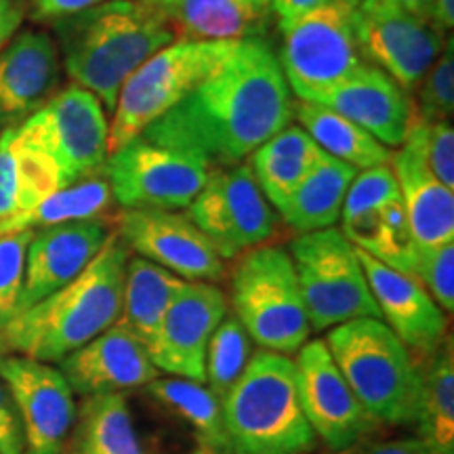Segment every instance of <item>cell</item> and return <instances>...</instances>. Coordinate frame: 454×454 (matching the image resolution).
<instances>
[{
    "mask_svg": "<svg viewBox=\"0 0 454 454\" xmlns=\"http://www.w3.org/2000/svg\"><path fill=\"white\" fill-rule=\"evenodd\" d=\"M291 121L293 93L274 47L244 38L217 72L141 135L208 168L234 167Z\"/></svg>",
    "mask_w": 454,
    "mask_h": 454,
    "instance_id": "cell-1",
    "label": "cell"
},
{
    "mask_svg": "<svg viewBox=\"0 0 454 454\" xmlns=\"http://www.w3.org/2000/svg\"><path fill=\"white\" fill-rule=\"evenodd\" d=\"M129 247L110 234L104 248L70 284L17 314L0 331V354L59 364L118 322Z\"/></svg>",
    "mask_w": 454,
    "mask_h": 454,
    "instance_id": "cell-2",
    "label": "cell"
},
{
    "mask_svg": "<svg viewBox=\"0 0 454 454\" xmlns=\"http://www.w3.org/2000/svg\"><path fill=\"white\" fill-rule=\"evenodd\" d=\"M57 49L78 87L114 112L127 78L175 41L168 15L130 0H104L53 24Z\"/></svg>",
    "mask_w": 454,
    "mask_h": 454,
    "instance_id": "cell-3",
    "label": "cell"
},
{
    "mask_svg": "<svg viewBox=\"0 0 454 454\" xmlns=\"http://www.w3.org/2000/svg\"><path fill=\"white\" fill-rule=\"evenodd\" d=\"M221 408L231 454H305L316 448L288 356L268 349L251 356Z\"/></svg>",
    "mask_w": 454,
    "mask_h": 454,
    "instance_id": "cell-4",
    "label": "cell"
},
{
    "mask_svg": "<svg viewBox=\"0 0 454 454\" xmlns=\"http://www.w3.org/2000/svg\"><path fill=\"white\" fill-rule=\"evenodd\" d=\"M328 351L357 402L374 423L414 425L423 371L411 349L379 317H360L331 328Z\"/></svg>",
    "mask_w": 454,
    "mask_h": 454,
    "instance_id": "cell-5",
    "label": "cell"
},
{
    "mask_svg": "<svg viewBox=\"0 0 454 454\" xmlns=\"http://www.w3.org/2000/svg\"><path fill=\"white\" fill-rule=\"evenodd\" d=\"M240 41H173L139 66L118 93L107 154L139 137L217 72Z\"/></svg>",
    "mask_w": 454,
    "mask_h": 454,
    "instance_id": "cell-6",
    "label": "cell"
},
{
    "mask_svg": "<svg viewBox=\"0 0 454 454\" xmlns=\"http://www.w3.org/2000/svg\"><path fill=\"white\" fill-rule=\"evenodd\" d=\"M231 303L234 316L259 348L288 356L309 340L311 325L286 248L247 251L231 278Z\"/></svg>",
    "mask_w": 454,
    "mask_h": 454,
    "instance_id": "cell-7",
    "label": "cell"
},
{
    "mask_svg": "<svg viewBox=\"0 0 454 454\" xmlns=\"http://www.w3.org/2000/svg\"><path fill=\"white\" fill-rule=\"evenodd\" d=\"M288 253L314 331H328L360 317L381 320L356 247L343 231L326 227L299 234Z\"/></svg>",
    "mask_w": 454,
    "mask_h": 454,
    "instance_id": "cell-8",
    "label": "cell"
},
{
    "mask_svg": "<svg viewBox=\"0 0 454 454\" xmlns=\"http://www.w3.org/2000/svg\"><path fill=\"white\" fill-rule=\"evenodd\" d=\"M357 4L337 0L280 30L284 43L278 61L291 93L301 101L316 104L364 66L356 32Z\"/></svg>",
    "mask_w": 454,
    "mask_h": 454,
    "instance_id": "cell-9",
    "label": "cell"
},
{
    "mask_svg": "<svg viewBox=\"0 0 454 454\" xmlns=\"http://www.w3.org/2000/svg\"><path fill=\"white\" fill-rule=\"evenodd\" d=\"M17 135L55 162L66 187L104 173L110 156L106 107L78 84L55 93L17 127Z\"/></svg>",
    "mask_w": 454,
    "mask_h": 454,
    "instance_id": "cell-10",
    "label": "cell"
},
{
    "mask_svg": "<svg viewBox=\"0 0 454 454\" xmlns=\"http://www.w3.org/2000/svg\"><path fill=\"white\" fill-rule=\"evenodd\" d=\"M207 164L152 144L144 135L107 156L104 167L112 196L124 211H179L187 208L208 179Z\"/></svg>",
    "mask_w": 454,
    "mask_h": 454,
    "instance_id": "cell-11",
    "label": "cell"
},
{
    "mask_svg": "<svg viewBox=\"0 0 454 454\" xmlns=\"http://www.w3.org/2000/svg\"><path fill=\"white\" fill-rule=\"evenodd\" d=\"M187 217L221 259H234L268 242L276 231L278 215L268 202L248 164L215 167L207 184L187 207Z\"/></svg>",
    "mask_w": 454,
    "mask_h": 454,
    "instance_id": "cell-12",
    "label": "cell"
},
{
    "mask_svg": "<svg viewBox=\"0 0 454 454\" xmlns=\"http://www.w3.org/2000/svg\"><path fill=\"white\" fill-rule=\"evenodd\" d=\"M0 381L20 412L26 454H67L78 406L59 368L26 356L0 354Z\"/></svg>",
    "mask_w": 454,
    "mask_h": 454,
    "instance_id": "cell-13",
    "label": "cell"
},
{
    "mask_svg": "<svg viewBox=\"0 0 454 454\" xmlns=\"http://www.w3.org/2000/svg\"><path fill=\"white\" fill-rule=\"evenodd\" d=\"M299 402L311 431L334 452L360 444L374 427L340 374L326 340H305L294 360Z\"/></svg>",
    "mask_w": 454,
    "mask_h": 454,
    "instance_id": "cell-14",
    "label": "cell"
},
{
    "mask_svg": "<svg viewBox=\"0 0 454 454\" xmlns=\"http://www.w3.org/2000/svg\"><path fill=\"white\" fill-rule=\"evenodd\" d=\"M118 236L129 248L187 282H217L225 263L187 215L177 211H124Z\"/></svg>",
    "mask_w": 454,
    "mask_h": 454,
    "instance_id": "cell-15",
    "label": "cell"
},
{
    "mask_svg": "<svg viewBox=\"0 0 454 454\" xmlns=\"http://www.w3.org/2000/svg\"><path fill=\"white\" fill-rule=\"evenodd\" d=\"M356 32L362 57L389 74L406 93L417 89L446 44L440 30L397 9L357 4Z\"/></svg>",
    "mask_w": 454,
    "mask_h": 454,
    "instance_id": "cell-16",
    "label": "cell"
},
{
    "mask_svg": "<svg viewBox=\"0 0 454 454\" xmlns=\"http://www.w3.org/2000/svg\"><path fill=\"white\" fill-rule=\"evenodd\" d=\"M227 316V297L211 282H187L181 286L164 316L152 362L170 377L204 383L208 340Z\"/></svg>",
    "mask_w": 454,
    "mask_h": 454,
    "instance_id": "cell-17",
    "label": "cell"
},
{
    "mask_svg": "<svg viewBox=\"0 0 454 454\" xmlns=\"http://www.w3.org/2000/svg\"><path fill=\"white\" fill-rule=\"evenodd\" d=\"M381 320L411 351L434 356L446 340V314L414 276L356 248Z\"/></svg>",
    "mask_w": 454,
    "mask_h": 454,
    "instance_id": "cell-18",
    "label": "cell"
},
{
    "mask_svg": "<svg viewBox=\"0 0 454 454\" xmlns=\"http://www.w3.org/2000/svg\"><path fill=\"white\" fill-rule=\"evenodd\" d=\"M110 234V225L101 217L34 231L27 244L26 280L17 314L70 284L104 248Z\"/></svg>",
    "mask_w": 454,
    "mask_h": 454,
    "instance_id": "cell-19",
    "label": "cell"
},
{
    "mask_svg": "<svg viewBox=\"0 0 454 454\" xmlns=\"http://www.w3.org/2000/svg\"><path fill=\"white\" fill-rule=\"evenodd\" d=\"M57 368L74 394L82 397L145 387L160 374L144 343L118 322L64 357Z\"/></svg>",
    "mask_w": 454,
    "mask_h": 454,
    "instance_id": "cell-20",
    "label": "cell"
},
{
    "mask_svg": "<svg viewBox=\"0 0 454 454\" xmlns=\"http://www.w3.org/2000/svg\"><path fill=\"white\" fill-rule=\"evenodd\" d=\"M316 104L356 122L385 147L404 144L414 121L406 90L389 74L366 64L320 95Z\"/></svg>",
    "mask_w": 454,
    "mask_h": 454,
    "instance_id": "cell-21",
    "label": "cell"
},
{
    "mask_svg": "<svg viewBox=\"0 0 454 454\" xmlns=\"http://www.w3.org/2000/svg\"><path fill=\"white\" fill-rule=\"evenodd\" d=\"M59 49L47 32H20L0 55V121L20 127L53 98Z\"/></svg>",
    "mask_w": 454,
    "mask_h": 454,
    "instance_id": "cell-22",
    "label": "cell"
},
{
    "mask_svg": "<svg viewBox=\"0 0 454 454\" xmlns=\"http://www.w3.org/2000/svg\"><path fill=\"white\" fill-rule=\"evenodd\" d=\"M389 162L414 242L421 248L454 242V194L450 187L442 185L431 175L421 156L408 144H402Z\"/></svg>",
    "mask_w": 454,
    "mask_h": 454,
    "instance_id": "cell-23",
    "label": "cell"
},
{
    "mask_svg": "<svg viewBox=\"0 0 454 454\" xmlns=\"http://www.w3.org/2000/svg\"><path fill=\"white\" fill-rule=\"evenodd\" d=\"M61 187L66 185L55 162L27 145L17 127L4 129L0 135V225L27 213Z\"/></svg>",
    "mask_w": 454,
    "mask_h": 454,
    "instance_id": "cell-24",
    "label": "cell"
},
{
    "mask_svg": "<svg viewBox=\"0 0 454 454\" xmlns=\"http://www.w3.org/2000/svg\"><path fill=\"white\" fill-rule=\"evenodd\" d=\"M67 454H156L141 444L124 394L87 395L76 412ZM194 454H208L198 450Z\"/></svg>",
    "mask_w": 454,
    "mask_h": 454,
    "instance_id": "cell-25",
    "label": "cell"
},
{
    "mask_svg": "<svg viewBox=\"0 0 454 454\" xmlns=\"http://www.w3.org/2000/svg\"><path fill=\"white\" fill-rule=\"evenodd\" d=\"M185 280L144 257L129 259L124 274L122 308L118 325L133 333L147 354L154 349L164 316Z\"/></svg>",
    "mask_w": 454,
    "mask_h": 454,
    "instance_id": "cell-26",
    "label": "cell"
},
{
    "mask_svg": "<svg viewBox=\"0 0 454 454\" xmlns=\"http://www.w3.org/2000/svg\"><path fill=\"white\" fill-rule=\"evenodd\" d=\"M317 156L320 147L308 130L288 124L253 152L248 167L268 202L282 213L301 181L308 177Z\"/></svg>",
    "mask_w": 454,
    "mask_h": 454,
    "instance_id": "cell-27",
    "label": "cell"
},
{
    "mask_svg": "<svg viewBox=\"0 0 454 454\" xmlns=\"http://www.w3.org/2000/svg\"><path fill=\"white\" fill-rule=\"evenodd\" d=\"M164 13L177 41H244L261 38L270 17L248 0H177Z\"/></svg>",
    "mask_w": 454,
    "mask_h": 454,
    "instance_id": "cell-28",
    "label": "cell"
},
{
    "mask_svg": "<svg viewBox=\"0 0 454 454\" xmlns=\"http://www.w3.org/2000/svg\"><path fill=\"white\" fill-rule=\"evenodd\" d=\"M356 175L357 168L351 164L337 160L320 150L316 164L308 177L301 181L280 217L299 234L334 227L340 217L345 194Z\"/></svg>",
    "mask_w": 454,
    "mask_h": 454,
    "instance_id": "cell-29",
    "label": "cell"
},
{
    "mask_svg": "<svg viewBox=\"0 0 454 454\" xmlns=\"http://www.w3.org/2000/svg\"><path fill=\"white\" fill-rule=\"evenodd\" d=\"M343 236L356 248L379 259L391 270L414 276L419 257V244L408 225V217L402 204V196L381 204V207L366 208V211L340 219Z\"/></svg>",
    "mask_w": 454,
    "mask_h": 454,
    "instance_id": "cell-30",
    "label": "cell"
},
{
    "mask_svg": "<svg viewBox=\"0 0 454 454\" xmlns=\"http://www.w3.org/2000/svg\"><path fill=\"white\" fill-rule=\"evenodd\" d=\"M293 116H297L301 127L308 130L320 150L357 170L381 167L391 160L389 147H385L356 122L325 106L297 99L293 104Z\"/></svg>",
    "mask_w": 454,
    "mask_h": 454,
    "instance_id": "cell-31",
    "label": "cell"
},
{
    "mask_svg": "<svg viewBox=\"0 0 454 454\" xmlns=\"http://www.w3.org/2000/svg\"><path fill=\"white\" fill-rule=\"evenodd\" d=\"M145 391L158 404L168 408L194 429L202 450L208 454H231L223 408H221L219 397L207 385L179 377H156L154 381L145 385Z\"/></svg>",
    "mask_w": 454,
    "mask_h": 454,
    "instance_id": "cell-32",
    "label": "cell"
},
{
    "mask_svg": "<svg viewBox=\"0 0 454 454\" xmlns=\"http://www.w3.org/2000/svg\"><path fill=\"white\" fill-rule=\"evenodd\" d=\"M419 438L434 454H454V356L452 339L431 356L423 371V391L417 423Z\"/></svg>",
    "mask_w": 454,
    "mask_h": 454,
    "instance_id": "cell-33",
    "label": "cell"
},
{
    "mask_svg": "<svg viewBox=\"0 0 454 454\" xmlns=\"http://www.w3.org/2000/svg\"><path fill=\"white\" fill-rule=\"evenodd\" d=\"M112 202L114 196L107 179L101 177V175H93L89 179L61 187V190L53 192L27 213L3 223L0 225V234L26 230L36 231L44 230V227L70 223V221L98 219L112 207Z\"/></svg>",
    "mask_w": 454,
    "mask_h": 454,
    "instance_id": "cell-34",
    "label": "cell"
},
{
    "mask_svg": "<svg viewBox=\"0 0 454 454\" xmlns=\"http://www.w3.org/2000/svg\"><path fill=\"white\" fill-rule=\"evenodd\" d=\"M251 343L253 339L248 337L247 328L234 314H227L221 320L217 331L208 340L207 360H204V383L219 397V402L225 400V395L242 377L253 354Z\"/></svg>",
    "mask_w": 454,
    "mask_h": 454,
    "instance_id": "cell-35",
    "label": "cell"
},
{
    "mask_svg": "<svg viewBox=\"0 0 454 454\" xmlns=\"http://www.w3.org/2000/svg\"><path fill=\"white\" fill-rule=\"evenodd\" d=\"M417 107H412L417 121H450L454 112V49L450 34L444 51L417 84Z\"/></svg>",
    "mask_w": 454,
    "mask_h": 454,
    "instance_id": "cell-36",
    "label": "cell"
},
{
    "mask_svg": "<svg viewBox=\"0 0 454 454\" xmlns=\"http://www.w3.org/2000/svg\"><path fill=\"white\" fill-rule=\"evenodd\" d=\"M404 144L421 156L442 185L454 190V130L450 121L423 122L414 118Z\"/></svg>",
    "mask_w": 454,
    "mask_h": 454,
    "instance_id": "cell-37",
    "label": "cell"
},
{
    "mask_svg": "<svg viewBox=\"0 0 454 454\" xmlns=\"http://www.w3.org/2000/svg\"><path fill=\"white\" fill-rule=\"evenodd\" d=\"M32 236V230L0 234V331L20 311L26 280V253Z\"/></svg>",
    "mask_w": 454,
    "mask_h": 454,
    "instance_id": "cell-38",
    "label": "cell"
},
{
    "mask_svg": "<svg viewBox=\"0 0 454 454\" xmlns=\"http://www.w3.org/2000/svg\"><path fill=\"white\" fill-rule=\"evenodd\" d=\"M414 278L429 288L435 303L452 314L454 309V242H444L438 247H419L417 270Z\"/></svg>",
    "mask_w": 454,
    "mask_h": 454,
    "instance_id": "cell-39",
    "label": "cell"
},
{
    "mask_svg": "<svg viewBox=\"0 0 454 454\" xmlns=\"http://www.w3.org/2000/svg\"><path fill=\"white\" fill-rule=\"evenodd\" d=\"M0 454H26L20 412L3 381H0Z\"/></svg>",
    "mask_w": 454,
    "mask_h": 454,
    "instance_id": "cell-40",
    "label": "cell"
},
{
    "mask_svg": "<svg viewBox=\"0 0 454 454\" xmlns=\"http://www.w3.org/2000/svg\"><path fill=\"white\" fill-rule=\"evenodd\" d=\"M337 3V0H271V15H276L278 27H286L301 20V17L309 15L311 11H317L326 4ZM360 3V0H354Z\"/></svg>",
    "mask_w": 454,
    "mask_h": 454,
    "instance_id": "cell-41",
    "label": "cell"
},
{
    "mask_svg": "<svg viewBox=\"0 0 454 454\" xmlns=\"http://www.w3.org/2000/svg\"><path fill=\"white\" fill-rule=\"evenodd\" d=\"M340 454H434L431 448L421 438H404V440H387L374 442L366 446H351Z\"/></svg>",
    "mask_w": 454,
    "mask_h": 454,
    "instance_id": "cell-42",
    "label": "cell"
},
{
    "mask_svg": "<svg viewBox=\"0 0 454 454\" xmlns=\"http://www.w3.org/2000/svg\"><path fill=\"white\" fill-rule=\"evenodd\" d=\"M38 17H49V20H61V17L81 13L84 9L95 7L104 0H32Z\"/></svg>",
    "mask_w": 454,
    "mask_h": 454,
    "instance_id": "cell-43",
    "label": "cell"
},
{
    "mask_svg": "<svg viewBox=\"0 0 454 454\" xmlns=\"http://www.w3.org/2000/svg\"><path fill=\"white\" fill-rule=\"evenodd\" d=\"M24 20V7L20 0H0V49L17 32Z\"/></svg>",
    "mask_w": 454,
    "mask_h": 454,
    "instance_id": "cell-44",
    "label": "cell"
},
{
    "mask_svg": "<svg viewBox=\"0 0 454 454\" xmlns=\"http://www.w3.org/2000/svg\"><path fill=\"white\" fill-rule=\"evenodd\" d=\"M425 21L442 34L450 32L454 26V0H429Z\"/></svg>",
    "mask_w": 454,
    "mask_h": 454,
    "instance_id": "cell-45",
    "label": "cell"
},
{
    "mask_svg": "<svg viewBox=\"0 0 454 454\" xmlns=\"http://www.w3.org/2000/svg\"><path fill=\"white\" fill-rule=\"evenodd\" d=\"M362 7H379V9H397L421 17L425 21V11H427L429 0H360Z\"/></svg>",
    "mask_w": 454,
    "mask_h": 454,
    "instance_id": "cell-46",
    "label": "cell"
},
{
    "mask_svg": "<svg viewBox=\"0 0 454 454\" xmlns=\"http://www.w3.org/2000/svg\"><path fill=\"white\" fill-rule=\"evenodd\" d=\"M130 3H137V4H144V7L167 11V9L170 7V4L175 3V0H130Z\"/></svg>",
    "mask_w": 454,
    "mask_h": 454,
    "instance_id": "cell-47",
    "label": "cell"
},
{
    "mask_svg": "<svg viewBox=\"0 0 454 454\" xmlns=\"http://www.w3.org/2000/svg\"><path fill=\"white\" fill-rule=\"evenodd\" d=\"M248 3H251L259 13L271 15V0H248Z\"/></svg>",
    "mask_w": 454,
    "mask_h": 454,
    "instance_id": "cell-48",
    "label": "cell"
},
{
    "mask_svg": "<svg viewBox=\"0 0 454 454\" xmlns=\"http://www.w3.org/2000/svg\"><path fill=\"white\" fill-rule=\"evenodd\" d=\"M175 3H177V0H175ZM175 3H173V4H175ZM173 4H170V7H173Z\"/></svg>",
    "mask_w": 454,
    "mask_h": 454,
    "instance_id": "cell-49",
    "label": "cell"
}]
</instances>
